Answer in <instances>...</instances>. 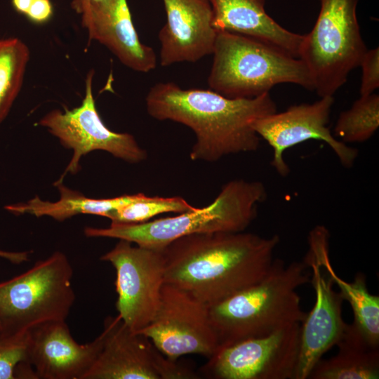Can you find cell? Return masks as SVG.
Listing matches in <instances>:
<instances>
[{
	"instance_id": "6da1fadb",
	"label": "cell",
	"mask_w": 379,
	"mask_h": 379,
	"mask_svg": "<svg viewBox=\"0 0 379 379\" xmlns=\"http://www.w3.org/2000/svg\"><path fill=\"white\" fill-rule=\"evenodd\" d=\"M278 235L253 233L194 234L163 251L164 283L211 305L261 281L270 270Z\"/></svg>"
},
{
	"instance_id": "7a4b0ae2",
	"label": "cell",
	"mask_w": 379,
	"mask_h": 379,
	"mask_svg": "<svg viewBox=\"0 0 379 379\" xmlns=\"http://www.w3.org/2000/svg\"><path fill=\"white\" fill-rule=\"evenodd\" d=\"M145 102L152 118L173 121L191 128L196 142L190 158L207 162L256 151L260 138L253 128V123L277 112L270 93L249 98H230L211 89H182L171 81L152 86Z\"/></svg>"
},
{
	"instance_id": "3957f363",
	"label": "cell",
	"mask_w": 379,
	"mask_h": 379,
	"mask_svg": "<svg viewBox=\"0 0 379 379\" xmlns=\"http://www.w3.org/2000/svg\"><path fill=\"white\" fill-rule=\"evenodd\" d=\"M307 268L303 261L286 265L274 258L261 281L209 305L218 350L268 335L294 323L301 324L307 313L301 308L297 289L310 281Z\"/></svg>"
},
{
	"instance_id": "277c9868",
	"label": "cell",
	"mask_w": 379,
	"mask_h": 379,
	"mask_svg": "<svg viewBox=\"0 0 379 379\" xmlns=\"http://www.w3.org/2000/svg\"><path fill=\"white\" fill-rule=\"evenodd\" d=\"M267 197L260 181L235 179L225 184L209 205L173 217L135 224L87 227L88 237L125 240L137 246L163 250L173 241L191 234L244 232L257 216L258 206Z\"/></svg>"
},
{
	"instance_id": "5b68a950",
	"label": "cell",
	"mask_w": 379,
	"mask_h": 379,
	"mask_svg": "<svg viewBox=\"0 0 379 379\" xmlns=\"http://www.w3.org/2000/svg\"><path fill=\"white\" fill-rule=\"evenodd\" d=\"M212 55L208 84L225 97L254 98L286 83L314 91L310 74L300 58L254 38L218 31Z\"/></svg>"
},
{
	"instance_id": "8992f818",
	"label": "cell",
	"mask_w": 379,
	"mask_h": 379,
	"mask_svg": "<svg viewBox=\"0 0 379 379\" xmlns=\"http://www.w3.org/2000/svg\"><path fill=\"white\" fill-rule=\"evenodd\" d=\"M72 276L68 258L56 251L0 282L1 334H24L47 321H66L76 299Z\"/></svg>"
},
{
	"instance_id": "52a82bcc",
	"label": "cell",
	"mask_w": 379,
	"mask_h": 379,
	"mask_svg": "<svg viewBox=\"0 0 379 379\" xmlns=\"http://www.w3.org/2000/svg\"><path fill=\"white\" fill-rule=\"evenodd\" d=\"M359 0H320L317 20L303 35L299 58L319 97L333 96L367 51L357 17Z\"/></svg>"
},
{
	"instance_id": "ba28073f",
	"label": "cell",
	"mask_w": 379,
	"mask_h": 379,
	"mask_svg": "<svg viewBox=\"0 0 379 379\" xmlns=\"http://www.w3.org/2000/svg\"><path fill=\"white\" fill-rule=\"evenodd\" d=\"M94 70L88 72L85 82V95L81 104L64 112L53 109L42 117L38 124L58 138L73 156L58 182H63L67 173L75 174L80 159L95 150H102L126 162L135 164L145 160L147 154L135 138L127 133L109 130L97 111L93 95Z\"/></svg>"
},
{
	"instance_id": "9c48e42d",
	"label": "cell",
	"mask_w": 379,
	"mask_h": 379,
	"mask_svg": "<svg viewBox=\"0 0 379 379\" xmlns=\"http://www.w3.org/2000/svg\"><path fill=\"white\" fill-rule=\"evenodd\" d=\"M100 260L116 271L118 316L138 332L154 318L164 284L165 261L162 250L132 246L119 240Z\"/></svg>"
},
{
	"instance_id": "30bf717a",
	"label": "cell",
	"mask_w": 379,
	"mask_h": 379,
	"mask_svg": "<svg viewBox=\"0 0 379 379\" xmlns=\"http://www.w3.org/2000/svg\"><path fill=\"white\" fill-rule=\"evenodd\" d=\"M138 333L149 338L164 356L173 361L187 354L209 358L218 349L208 305L190 293L166 283L154 318Z\"/></svg>"
},
{
	"instance_id": "8fae6325",
	"label": "cell",
	"mask_w": 379,
	"mask_h": 379,
	"mask_svg": "<svg viewBox=\"0 0 379 379\" xmlns=\"http://www.w3.org/2000/svg\"><path fill=\"white\" fill-rule=\"evenodd\" d=\"M300 323L220 348L201 368L215 379H294Z\"/></svg>"
},
{
	"instance_id": "7c38bea8",
	"label": "cell",
	"mask_w": 379,
	"mask_h": 379,
	"mask_svg": "<svg viewBox=\"0 0 379 379\" xmlns=\"http://www.w3.org/2000/svg\"><path fill=\"white\" fill-rule=\"evenodd\" d=\"M102 348L84 379H189L196 375L164 356L146 335L117 315L107 317Z\"/></svg>"
},
{
	"instance_id": "4fadbf2b",
	"label": "cell",
	"mask_w": 379,
	"mask_h": 379,
	"mask_svg": "<svg viewBox=\"0 0 379 379\" xmlns=\"http://www.w3.org/2000/svg\"><path fill=\"white\" fill-rule=\"evenodd\" d=\"M333 96L320 97L312 103H302L286 110L266 115L255 120L253 128L272 148V166L281 176L288 174L289 167L284 159L288 148L308 140L326 142L345 168L353 166L358 150L335 138L328 127Z\"/></svg>"
},
{
	"instance_id": "5bb4252c",
	"label": "cell",
	"mask_w": 379,
	"mask_h": 379,
	"mask_svg": "<svg viewBox=\"0 0 379 379\" xmlns=\"http://www.w3.org/2000/svg\"><path fill=\"white\" fill-rule=\"evenodd\" d=\"M27 339L28 364L35 379H84L102 348L104 334L79 344L66 321H51L29 329Z\"/></svg>"
},
{
	"instance_id": "9a60e30c",
	"label": "cell",
	"mask_w": 379,
	"mask_h": 379,
	"mask_svg": "<svg viewBox=\"0 0 379 379\" xmlns=\"http://www.w3.org/2000/svg\"><path fill=\"white\" fill-rule=\"evenodd\" d=\"M303 262L312 271L310 282L315 291V302L300 324L294 379L308 378L322 356L342 338L347 325L342 314L344 299L334 290L331 277L317 262L308 259Z\"/></svg>"
},
{
	"instance_id": "2e32d148",
	"label": "cell",
	"mask_w": 379,
	"mask_h": 379,
	"mask_svg": "<svg viewBox=\"0 0 379 379\" xmlns=\"http://www.w3.org/2000/svg\"><path fill=\"white\" fill-rule=\"evenodd\" d=\"M166 22L159 32L163 67L211 55L217 31L208 0H163Z\"/></svg>"
},
{
	"instance_id": "e0dca14e",
	"label": "cell",
	"mask_w": 379,
	"mask_h": 379,
	"mask_svg": "<svg viewBox=\"0 0 379 379\" xmlns=\"http://www.w3.org/2000/svg\"><path fill=\"white\" fill-rule=\"evenodd\" d=\"M81 15L89 39L107 47L123 65L140 72L157 67L155 52L140 41L126 0H102Z\"/></svg>"
},
{
	"instance_id": "ac0fdd59",
	"label": "cell",
	"mask_w": 379,
	"mask_h": 379,
	"mask_svg": "<svg viewBox=\"0 0 379 379\" xmlns=\"http://www.w3.org/2000/svg\"><path fill=\"white\" fill-rule=\"evenodd\" d=\"M213 26L218 31L236 33L272 45L299 58L303 35L277 23L265 11V0H208Z\"/></svg>"
},
{
	"instance_id": "d6986e66",
	"label": "cell",
	"mask_w": 379,
	"mask_h": 379,
	"mask_svg": "<svg viewBox=\"0 0 379 379\" xmlns=\"http://www.w3.org/2000/svg\"><path fill=\"white\" fill-rule=\"evenodd\" d=\"M329 233L321 225L315 227L308 237V251L305 259L323 267L336 284L344 300L352 307V323L372 347H379V297L367 288L364 274L358 272L351 282L343 280L335 272L328 255Z\"/></svg>"
},
{
	"instance_id": "ffe728a7",
	"label": "cell",
	"mask_w": 379,
	"mask_h": 379,
	"mask_svg": "<svg viewBox=\"0 0 379 379\" xmlns=\"http://www.w3.org/2000/svg\"><path fill=\"white\" fill-rule=\"evenodd\" d=\"M337 354L321 359L311 379H375L379 378V347L371 346L352 324H347L336 345Z\"/></svg>"
},
{
	"instance_id": "44dd1931",
	"label": "cell",
	"mask_w": 379,
	"mask_h": 379,
	"mask_svg": "<svg viewBox=\"0 0 379 379\" xmlns=\"http://www.w3.org/2000/svg\"><path fill=\"white\" fill-rule=\"evenodd\" d=\"M60 198L55 202L43 201L38 196L25 203L5 206L10 213L15 215L31 214L36 217L49 216L58 221H63L79 214H91L107 218L114 209L137 199L140 193L125 194L114 198L92 199L78 191L65 186L62 182H55Z\"/></svg>"
},
{
	"instance_id": "7402d4cb",
	"label": "cell",
	"mask_w": 379,
	"mask_h": 379,
	"mask_svg": "<svg viewBox=\"0 0 379 379\" xmlns=\"http://www.w3.org/2000/svg\"><path fill=\"white\" fill-rule=\"evenodd\" d=\"M29 55L28 46L19 38L0 39V124L21 90Z\"/></svg>"
},
{
	"instance_id": "603a6c76",
	"label": "cell",
	"mask_w": 379,
	"mask_h": 379,
	"mask_svg": "<svg viewBox=\"0 0 379 379\" xmlns=\"http://www.w3.org/2000/svg\"><path fill=\"white\" fill-rule=\"evenodd\" d=\"M379 126V95L375 93L356 100L342 112L335 125L334 134L340 141L363 142L370 139Z\"/></svg>"
},
{
	"instance_id": "cb8c5ba5",
	"label": "cell",
	"mask_w": 379,
	"mask_h": 379,
	"mask_svg": "<svg viewBox=\"0 0 379 379\" xmlns=\"http://www.w3.org/2000/svg\"><path fill=\"white\" fill-rule=\"evenodd\" d=\"M195 208L181 197H148L140 193L135 200L112 211L107 218L112 224H135L149 221L159 214L182 213Z\"/></svg>"
},
{
	"instance_id": "d4e9b609",
	"label": "cell",
	"mask_w": 379,
	"mask_h": 379,
	"mask_svg": "<svg viewBox=\"0 0 379 379\" xmlns=\"http://www.w3.org/2000/svg\"><path fill=\"white\" fill-rule=\"evenodd\" d=\"M28 364L27 332L0 334V379H15L20 367Z\"/></svg>"
},
{
	"instance_id": "484cf974",
	"label": "cell",
	"mask_w": 379,
	"mask_h": 379,
	"mask_svg": "<svg viewBox=\"0 0 379 379\" xmlns=\"http://www.w3.org/2000/svg\"><path fill=\"white\" fill-rule=\"evenodd\" d=\"M362 77L359 88L360 95L372 94L379 87V48L367 49L360 65Z\"/></svg>"
},
{
	"instance_id": "4316f807",
	"label": "cell",
	"mask_w": 379,
	"mask_h": 379,
	"mask_svg": "<svg viewBox=\"0 0 379 379\" xmlns=\"http://www.w3.org/2000/svg\"><path fill=\"white\" fill-rule=\"evenodd\" d=\"M53 12L51 0H34L25 17L34 24L43 25L52 18Z\"/></svg>"
},
{
	"instance_id": "83f0119b",
	"label": "cell",
	"mask_w": 379,
	"mask_h": 379,
	"mask_svg": "<svg viewBox=\"0 0 379 379\" xmlns=\"http://www.w3.org/2000/svg\"><path fill=\"white\" fill-rule=\"evenodd\" d=\"M28 251H7L0 249V258L5 259L15 265H20L29 259Z\"/></svg>"
},
{
	"instance_id": "f1b7e54d",
	"label": "cell",
	"mask_w": 379,
	"mask_h": 379,
	"mask_svg": "<svg viewBox=\"0 0 379 379\" xmlns=\"http://www.w3.org/2000/svg\"><path fill=\"white\" fill-rule=\"evenodd\" d=\"M102 0H72L71 6L78 14H81L88 7L99 3Z\"/></svg>"
},
{
	"instance_id": "f546056e",
	"label": "cell",
	"mask_w": 379,
	"mask_h": 379,
	"mask_svg": "<svg viewBox=\"0 0 379 379\" xmlns=\"http://www.w3.org/2000/svg\"><path fill=\"white\" fill-rule=\"evenodd\" d=\"M34 0H11L14 10L19 14L25 16Z\"/></svg>"
},
{
	"instance_id": "4dcf8cb0",
	"label": "cell",
	"mask_w": 379,
	"mask_h": 379,
	"mask_svg": "<svg viewBox=\"0 0 379 379\" xmlns=\"http://www.w3.org/2000/svg\"><path fill=\"white\" fill-rule=\"evenodd\" d=\"M0 334H1V328H0Z\"/></svg>"
}]
</instances>
